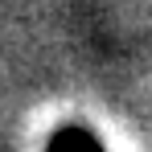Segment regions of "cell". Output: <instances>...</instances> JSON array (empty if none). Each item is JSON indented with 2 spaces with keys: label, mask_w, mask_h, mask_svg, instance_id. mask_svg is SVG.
Wrapping results in <instances>:
<instances>
[{
  "label": "cell",
  "mask_w": 152,
  "mask_h": 152,
  "mask_svg": "<svg viewBox=\"0 0 152 152\" xmlns=\"http://www.w3.org/2000/svg\"><path fill=\"white\" fill-rule=\"evenodd\" d=\"M45 148H53V152L58 148H91V152H99L103 148V136L91 132V127H82V124H62L50 140H45Z\"/></svg>",
  "instance_id": "1"
}]
</instances>
